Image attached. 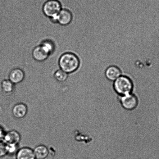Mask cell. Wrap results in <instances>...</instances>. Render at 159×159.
<instances>
[{"instance_id": "15", "label": "cell", "mask_w": 159, "mask_h": 159, "mask_svg": "<svg viewBox=\"0 0 159 159\" xmlns=\"http://www.w3.org/2000/svg\"><path fill=\"white\" fill-rule=\"evenodd\" d=\"M54 77L57 82H65L67 80L68 74L60 69L55 71Z\"/></svg>"}, {"instance_id": "11", "label": "cell", "mask_w": 159, "mask_h": 159, "mask_svg": "<svg viewBox=\"0 0 159 159\" xmlns=\"http://www.w3.org/2000/svg\"><path fill=\"white\" fill-rule=\"evenodd\" d=\"M15 156L16 159H36L33 149L27 147L19 148Z\"/></svg>"}, {"instance_id": "3", "label": "cell", "mask_w": 159, "mask_h": 159, "mask_svg": "<svg viewBox=\"0 0 159 159\" xmlns=\"http://www.w3.org/2000/svg\"><path fill=\"white\" fill-rule=\"evenodd\" d=\"M62 9V4L59 0H48L43 6V11L51 22L57 23V16Z\"/></svg>"}, {"instance_id": "14", "label": "cell", "mask_w": 159, "mask_h": 159, "mask_svg": "<svg viewBox=\"0 0 159 159\" xmlns=\"http://www.w3.org/2000/svg\"><path fill=\"white\" fill-rule=\"evenodd\" d=\"M40 45L49 56L53 53L55 51V44L52 40L50 39L43 40L41 42Z\"/></svg>"}, {"instance_id": "2", "label": "cell", "mask_w": 159, "mask_h": 159, "mask_svg": "<svg viewBox=\"0 0 159 159\" xmlns=\"http://www.w3.org/2000/svg\"><path fill=\"white\" fill-rule=\"evenodd\" d=\"M113 87L115 92L120 96H122L132 93L134 85L130 77L122 75L113 82Z\"/></svg>"}, {"instance_id": "18", "label": "cell", "mask_w": 159, "mask_h": 159, "mask_svg": "<svg viewBox=\"0 0 159 159\" xmlns=\"http://www.w3.org/2000/svg\"><path fill=\"white\" fill-rule=\"evenodd\" d=\"M6 133L4 128L0 125V139H3Z\"/></svg>"}, {"instance_id": "16", "label": "cell", "mask_w": 159, "mask_h": 159, "mask_svg": "<svg viewBox=\"0 0 159 159\" xmlns=\"http://www.w3.org/2000/svg\"><path fill=\"white\" fill-rule=\"evenodd\" d=\"M19 149L18 145L7 144V155L10 156L15 155Z\"/></svg>"}, {"instance_id": "10", "label": "cell", "mask_w": 159, "mask_h": 159, "mask_svg": "<svg viewBox=\"0 0 159 159\" xmlns=\"http://www.w3.org/2000/svg\"><path fill=\"white\" fill-rule=\"evenodd\" d=\"M32 56L36 61L41 62L46 60L49 55L39 45L35 47L33 50Z\"/></svg>"}, {"instance_id": "5", "label": "cell", "mask_w": 159, "mask_h": 159, "mask_svg": "<svg viewBox=\"0 0 159 159\" xmlns=\"http://www.w3.org/2000/svg\"><path fill=\"white\" fill-rule=\"evenodd\" d=\"M73 19V14L70 11L62 8L57 16V23L62 26L68 25L72 22Z\"/></svg>"}, {"instance_id": "4", "label": "cell", "mask_w": 159, "mask_h": 159, "mask_svg": "<svg viewBox=\"0 0 159 159\" xmlns=\"http://www.w3.org/2000/svg\"><path fill=\"white\" fill-rule=\"evenodd\" d=\"M119 101L123 108L128 111L134 110L138 107L139 101L137 97L133 93L120 96Z\"/></svg>"}, {"instance_id": "6", "label": "cell", "mask_w": 159, "mask_h": 159, "mask_svg": "<svg viewBox=\"0 0 159 159\" xmlns=\"http://www.w3.org/2000/svg\"><path fill=\"white\" fill-rule=\"evenodd\" d=\"M28 108L27 105L23 103H18L14 105L12 110V115L16 119L24 118L27 115Z\"/></svg>"}, {"instance_id": "8", "label": "cell", "mask_w": 159, "mask_h": 159, "mask_svg": "<svg viewBox=\"0 0 159 159\" xmlns=\"http://www.w3.org/2000/svg\"><path fill=\"white\" fill-rule=\"evenodd\" d=\"M21 135L15 130H11L6 132L3 140L7 144L19 145L21 141Z\"/></svg>"}, {"instance_id": "13", "label": "cell", "mask_w": 159, "mask_h": 159, "mask_svg": "<svg viewBox=\"0 0 159 159\" xmlns=\"http://www.w3.org/2000/svg\"><path fill=\"white\" fill-rule=\"evenodd\" d=\"M33 150L36 159H46L49 156V149L44 145H39Z\"/></svg>"}, {"instance_id": "12", "label": "cell", "mask_w": 159, "mask_h": 159, "mask_svg": "<svg viewBox=\"0 0 159 159\" xmlns=\"http://www.w3.org/2000/svg\"><path fill=\"white\" fill-rule=\"evenodd\" d=\"M1 89L3 94L6 96H10L15 90V85L9 79H4L2 81Z\"/></svg>"}, {"instance_id": "7", "label": "cell", "mask_w": 159, "mask_h": 159, "mask_svg": "<svg viewBox=\"0 0 159 159\" xmlns=\"http://www.w3.org/2000/svg\"><path fill=\"white\" fill-rule=\"evenodd\" d=\"M25 77L24 71L21 68H16L12 69L9 72L8 79L16 85L23 82Z\"/></svg>"}, {"instance_id": "9", "label": "cell", "mask_w": 159, "mask_h": 159, "mask_svg": "<svg viewBox=\"0 0 159 159\" xmlns=\"http://www.w3.org/2000/svg\"><path fill=\"white\" fill-rule=\"evenodd\" d=\"M105 75L106 79L109 81L114 82L122 75V71L119 68L114 65L109 66L106 70Z\"/></svg>"}, {"instance_id": "1", "label": "cell", "mask_w": 159, "mask_h": 159, "mask_svg": "<svg viewBox=\"0 0 159 159\" xmlns=\"http://www.w3.org/2000/svg\"><path fill=\"white\" fill-rule=\"evenodd\" d=\"M58 64L60 69L69 74L75 72L79 69L80 66V61L76 54L67 52L61 56Z\"/></svg>"}, {"instance_id": "17", "label": "cell", "mask_w": 159, "mask_h": 159, "mask_svg": "<svg viewBox=\"0 0 159 159\" xmlns=\"http://www.w3.org/2000/svg\"><path fill=\"white\" fill-rule=\"evenodd\" d=\"M7 155V144L3 139H0V158Z\"/></svg>"}]
</instances>
